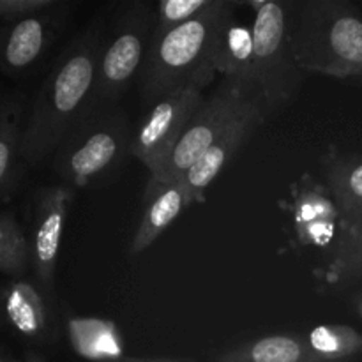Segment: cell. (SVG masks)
<instances>
[{
  "mask_svg": "<svg viewBox=\"0 0 362 362\" xmlns=\"http://www.w3.org/2000/svg\"><path fill=\"white\" fill-rule=\"evenodd\" d=\"M267 113L257 99H251L239 115L225 127L214 144L202 154V158L184 173L180 182L184 184L191 204H204L207 189L216 177L232 161L233 156L246 145V141L265 122Z\"/></svg>",
  "mask_w": 362,
  "mask_h": 362,
  "instance_id": "8fae6325",
  "label": "cell"
},
{
  "mask_svg": "<svg viewBox=\"0 0 362 362\" xmlns=\"http://www.w3.org/2000/svg\"><path fill=\"white\" fill-rule=\"evenodd\" d=\"M356 308H357V313L361 315L362 317V293L359 297H357V300H356Z\"/></svg>",
  "mask_w": 362,
  "mask_h": 362,
  "instance_id": "83f0119b",
  "label": "cell"
},
{
  "mask_svg": "<svg viewBox=\"0 0 362 362\" xmlns=\"http://www.w3.org/2000/svg\"><path fill=\"white\" fill-rule=\"evenodd\" d=\"M292 46L303 73L362 80V13L345 0L292 4Z\"/></svg>",
  "mask_w": 362,
  "mask_h": 362,
  "instance_id": "7a4b0ae2",
  "label": "cell"
},
{
  "mask_svg": "<svg viewBox=\"0 0 362 362\" xmlns=\"http://www.w3.org/2000/svg\"><path fill=\"white\" fill-rule=\"evenodd\" d=\"M304 338L311 352L325 362H346L362 354V332L349 325L322 324Z\"/></svg>",
  "mask_w": 362,
  "mask_h": 362,
  "instance_id": "44dd1931",
  "label": "cell"
},
{
  "mask_svg": "<svg viewBox=\"0 0 362 362\" xmlns=\"http://www.w3.org/2000/svg\"><path fill=\"white\" fill-rule=\"evenodd\" d=\"M32 271L30 244L27 232L18 221L13 209L0 211V272L11 279H20Z\"/></svg>",
  "mask_w": 362,
  "mask_h": 362,
  "instance_id": "ffe728a7",
  "label": "cell"
},
{
  "mask_svg": "<svg viewBox=\"0 0 362 362\" xmlns=\"http://www.w3.org/2000/svg\"><path fill=\"white\" fill-rule=\"evenodd\" d=\"M158 11L151 2L133 0L110 14L98 64L94 108L117 106L138 80L156 30Z\"/></svg>",
  "mask_w": 362,
  "mask_h": 362,
  "instance_id": "8992f818",
  "label": "cell"
},
{
  "mask_svg": "<svg viewBox=\"0 0 362 362\" xmlns=\"http://www.w3.org/2000/svg\"><path fill=\"white\" fill-rule=\"evenodd\" d=\"M251 99L257 98L233 81L223 80L211 98H205L191 122L187 124L179 144L170 154L165 175L159 180L182 179L184 173L202 158V154L214 144L216 138L225 131V127L239 115L240 110Z\"/></svg>",
  "mask_w": 362,
  "mask_h": 362,
  "instance_id": "9c48e42d",
  "label": "cell"
},
{
  "mask_svg": "<svg viewBox=\"0 0 362 362\" xmlns=\"http://www.w3.org/2000/svg\"><path fill=\"white\" fill-rule=\"evenodd\" d=\"M218 0H161L156 6L158 20H156L154 35L166 34L194 18L211 11Z\"/></svg>",
  "mask_w": 362,
  "mask_h": 362,
  "instance_id": "603a6c76",
  "label": "cell"
},
{
  "mask_svg": "<svg viewBox=\"0 0 362 362\" xmlns=\"http://www.w3.org/2000/svg\"><path fill=\"white\" fill-rule=\"evenodd\" d=\"M204 101V88L186 87L148 106L134 129L131 156L147 166L151 179H163L170 154Z\"/></svg>",
  "mask_w": 362,
  "mask_h": 362,
  "instance_id": "52a82bcc",
  "label": "cell"
},
{
  "mask_svg": "<svg viewBox=\"0 0 362 362\" xmlns=\"http://www.w3.org/2000/svg\"><path fill=\"white\" fill-rule=\"evenodd\" d=\"M2 315L27 341H49V313L45 292L28 279H11L2 286Z\"/></svg>",
  "mask_w": 362,
  "mask_h": 362,
  "instance_id": "2e32d148",
  "label": "cell"
},
{
  "mask_svg": "<svg viewBox=\"0 0 362 362\" xmlns=\"http://www.w3.org/2000/svg\"><path fill=\"white\" fill-rule=\"evenodd\" d=\"M110 14L95 13L64 46L45 80L28 99L23 161L37 168L49 159L67 133L94 108L98 64Z\"/></svg>",
  "mask_w": 362,
  "mask_h": 362,
  "instance_id": "6da1fadb",
  "label": "cell"
},
{
  "mask_svg": "<svg viewBox=\"0 0 362 362\" xmlns=\"http://www.w3.org/2000/svg\"><path fill=\"white\" fill-rule=\"evenodd\" d=\"M74 189L55 184L42 186L32 193L27 239L35 283L45 293L53 290L60 244L66 230Z\"/></svg>",
  "mask_w": 362,
  "mask_h": 362,
  "instance_id": "30bf717a",
  "label": "cell"
},
{
  "mask_svg": "<svg viewBox=\"0 0 362 362\" xmlns=\"http://www.w3.org/2000/svg\"><path fill=\"white\" fill-rule=\"evenodd\" d=\"M67 334L73 350L83 359L92 362H124L127 359L115 322L73 317L67 320Z\"/></svg>",
  "mask_w": 362,
  "mask_h": 362,
  "instance_id": "e0dca14e",
  "label": "cell"
},
{
  "mask_svg": "<svg viewBox=\"0 0 362 362\" xmlns=\"http://www.w3.org/2000/svg\"><path fill=\"white\" fill-rule=\"evenodd\" d=\"M11 361L13 359H11L9 354H7L4 349H0V362H11Z\"/></svg>",
  "mask_w": 362,
  "mask_h": 362,
  "instance_id": "4316f807",
  "label": "cell"
},
{
  "mask_svg": "<svg viewBox=\"0 0 362 362\" xmlns=\"http://www.w3.org/2000/svg\"><path fill=\"white\" fill-rule=\"evenodd\" d=\"M325 180L339 209L341 223L356 218L362 211V156H325Z\"/></svg>",
  "mask_w": 362,
  "mask_h": 362,
  "instance_id": "d6986e66",
  "label": "cell"
},
{
  "mask_svg": "<svg viewBox=\"0 0 362 362\" xmlns=\"http://www.w3.org/2000/svg\"><path fill=\"white\" fill-rule=\"evenodd\" d=\"M133 134L129 119L119 105L92 110L53 152V172L71 189L103 186L131 156Z\"/></svg>",
  "mask_w": 362,
  "mask_h": 362,
  "instance_id": "277c9868",
  "label": "cell"
},
{
  "mask_svg": "<svg viewBox=\"0 0 362 362\" xmlns=\"http://www.w3.org/2000/svg\"><path fill=\"white\" fill-rule=\"evenodd\" d=\"M124 362H191V361H173V359H134V357H127Z\"/></svg>",
  "mask_w": 362,
  "mask_h": 362,
  "instance_id": "484cf974",
  "label": "cell"
},
{
  "mask_svg": "<svg viewBox=\"0 0 362 362\" xmlns=\"http://www.w3.org/2000/svg\"><path fill=\"white\" fill-rule=\"evenodd\" d=\"M327 278L331 283L362 278V211L350 221L341 223Z\"/></svg>",
  "mask_w": 362,
  "mask_h": 362,
  "instance_id": "7402d4cb",
  "label": "cell"
},
{
  "mask_svg": "<svg viewBox=\"0 0 362 362\" xmlns=\"http://www.w3.org/2000/svg\"><path fill=\"white\" fill-rule=\"evenodd\" d=\"M230 0H218L211 11L154 35L138 76L141 99L147 106L186 87L205 88L216 78L214 41L219 20Z\"/></svg>",
  "mask_w": 362,
  "mask_h": 362,
  "instance_id": "3957f363",
  "label": "cell"
},
{
  "mask_svg": "<svg viewBox=\"0 0 362 362\" xmlns=\"http://www.w3.org/2000/svg\"><path fill=\"white\" fill-rule=\"evenodd\" d=\"M235 2L219 20L214 41L216 73L255 95L253 88V27L235 16ZM257 98V95H255Z\"/></svg>",
  "mask_w": 362,
  "mask_h": 362,
  "instance_id": "9a60e30c",
  "label": "cell"
},
{
  "mask_svg": "<svg viewBox=\"0 0 362 362\" xmlns=\"http://www.w3.org/2000/svg\"><path fill=\"white\" fill-rule=\"evenodd\" d=\"M4 318V315H2V286H0V320H2Z\"/></svg>",
  "mask_w": 362,
  "mask_h": 362,
  "instance_id": "f1b7e54d",
  "label": "cell"
},
{
  "mask_svg": "<svg viewBox=\"0 0 362 362\" xmlns=\"http://www.w3.org/2000/svg\"><path fill=\"white\" fill-rule=\"evenodd\" d=\"M292 221L297 243L306 247L336 244L341 230V214L325 184L303 175L292 186Z\"/></svg>",
  "mask_w": 362,
  "mask_h": 362,
  "instance_id": "7c38bea8",
  "label": "cell"
},
{
  "mask_svg": "<svg viewBox=\"0 0 362 362\" xmlns=\"http://www.w3.org/2000/svg\"><path fill=\"white\" fill-rule=\"evenodd\" d=\"M191 205L180 180L148 179L141 200V219L129 246V255L144 253L159 239L165 230Z\"/></svg>",
  "mask_w": 362,
  "mask_h": 362,
  "instance_id": "5bb4252c",
  "label": "cell"
},
{
  "mask_svg": "<svg viewBox=\"0 0 362 362\" xmlns=\"http://www.w3.org/2000/svg\"><path fill=\"white\" fill-rule=\"evenodd\" d=\"M73 14V4L59 0L42 13L0 23V73L14 81L37 73Z\"/></svg>",
  "mask_w": 362,
  "mask_h": 362,
  "instance_id": "ba28073f",
  "label": "cell"
},
{
  "mask_svg": "<svg viewBox=\"0 0 362 362\" xmlns=\"http://www.w3.org/2000/svg\"><path fill=\"white\" fill-rule=\"evenodd\" d=\"M255 11L253 88L264 112L272 113L296 99L304 73L292 46V4L250 0L237 2Z\"/></svg>",
  "mask_w": 362,
  "mask_h": 362,
  "instance_id": "5b68a950",
  "label": "cell"
},
{
  "mask_svg": "<svg viewBox=\"0 0 362 362\" xmlns=\"http://www.w3.org/2000/svg\"><path fill=\"white\" fill-rule=\"evenodd\" d=\"M11 362H46L45 359H42L41 356H39V354H34V352H30V354H27V356L23 357V359H13Z\"/></svg>",
  "mask_w": 362,
  "mask_h": 362,
  "instance_id": "d4e9b609",
  "label": "cell"
},
{
  "mask_svg": "<svg viewBox=\"0 0 362 362\" xmlns=\"http://www.w3.org/2000/svg\"><path fill=\"white\" fill-rule=\"evenodd\" d=\"M218 362H325L308 346L303 334H274L253 339L219 356Z\"/></svg>",
  "mask_w": 362,
  "mask_h": 362,
  "instance_id": "ac0fdd59",
  "label": "cell"
},
{
  "mask_svg": "<svg viewBox=\"0 0 362 362\" xmlns=\"http://www.w3.org/2000/svg\"><path fill=\"white\" fill-rule=\"evenodd\" d=\"M59 0H0V23H11L57 6Z\"/></svg>",
  "mask_w": 362,
  "mask_h": 362,
  "instance_id": "cb8c5ba5",
  "label": "cell"
},
{
  "mask_svg": "<svg viewBox=\"0 0 362 362\" xmlns=\"http://www.w3.org/2000/svg\"><path fill=\"white\" fill-rule=\"evenodd\" d=\"M28 99L20 90L0 92V211L18 189L27 165L23 131Z\"/></svg>",
  "mask_w": 362,
  "mask_h": 362,
  "instance_id": "4fadbf2b",
  "label": "cell"
}]
</instances>
